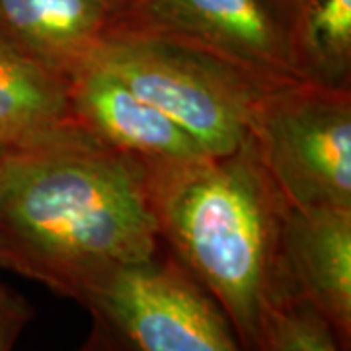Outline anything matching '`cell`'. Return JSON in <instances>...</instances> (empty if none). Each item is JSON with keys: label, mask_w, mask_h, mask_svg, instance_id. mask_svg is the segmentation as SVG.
<instances>
[{"label": "cell", "mask_w": 351, "mask_h": 351, "mask_svg": "<svg viewBox=\"0 0 351 351\" xmlns=\"http://www.w3.org/2000/svg\"><path fill=\"white\" fill-rule=\"evenodd\" d=\"M162 248L205 289L244 351H256L281 274L287 201L250 137L239 151L147 170Z\"/></svg>", "instance_id": "obj_2"}, {"label": "cell", "mask_w": 351, "mask_h": 351, "mask_svg": "<svg viewBox=\"0 0 351 351\" xmlns=\"http://www.w3.org/2000/svg\"><path fill=\"white\" fill-rule=\"evenodd\" d=\"M69 101L90 137L147 170L209 156L166 113L98 64L88 63L69 76Z\"/></svg>", "instance_id": "obj_7"}, {"label": "cell", "mask_w": 351, "mask_h": 351, "mask_svg": "<svg viewBox=\"0 0 351 351\" xmlns=\"http://www.w3.org/2000/svg\"><path fill=\"white\" fill-rule=\"evenodd\" d=\"M248 137L287 205L351 209V86L297 80L271 88Z\"/></svg>", "instance_id": "obj_4"}, {"label": "cell", "mask_w": 351, "mask_h": 351, "mask_svg": "<svg viewBox=\"0 0 351 351\" xmlns=\"http://www.w3.org/2000/svg\"><path fill=\"white\" fill-rule=\"evenodd\" d=\"M34 318L36 308L27 297L0 281V351H14Z\"/></svg>", "instance_id": "obj_13"}, {"label": "cell", "mask_w": 351, "mask_h": 351, "mask_svg": "<svg viewBox=\"0 0 351 351\" xmlns=\"http://www.w3.org/2000/svg\"><path fill=\"white\" fill-rule=\"evenodd\" d=\"M92 316V314H90ZM73 351H131L98 316H92L86 338Z\"/></svg>", "instance_id": "obj_14"}, {"label": "cell", "mask_w": 351, "mask_h": 351, "mask_svg": "<svg viewBox=\"0 0 351 351\" xmlns=\"http://www.w3.org/2000/svg\"><path fill=\"white\" fill-rule=\"evenodd\" d=\"M311 0H265V4L269 6V10L276 14V18L283 24V27L289 32L295 29V25L299 22L301 14L308 6Z\"/></svg>", "instance_id": "obj_15"}, {"label": "cell", "mask_w": 351, "mask_h": 351, "mask_svg": "<svg viewBox=\"0 0 351 351\" xmlns=\"http://www.w3.org/2000/svg\"><path fill=\"white\" fill-rule=\"evenodd\" d=\"M88 63L123 80L209 156L239 151L258 101L271 90L213 57L131 34H112Z\"/></svg>", "instance_id": "obj_3"}, {"label": "cell", "mask_w": 351, "mask_h": 351, "mask_svg": "<svg viewBox=\"0 0 351 351\" xmlns=\"http://www.w3.org/2000/svg\"><path fill=\"white\" fill-rule=\"evenodd\" d=\"M22 149H12V147H0V195H2V189L6 186V180L10 176L12 170L14 160L18 156V152Z\"/></svg>", "instance_id": "obj_16"}, {"label": "cell", "mask_w": 351, "mask_h": 351, "mask_svg": "<svg viewBox=\"0 0 351 351\" xmlns=\"http://www.w3.org/2000/svg\"><path fill=\"white\" fill-rule=\"evenodd\" d=\"M129 0H0V34L47 69H82L117 29Z\"/></svg>", "instance_id": "obj_9"}, {"label": "cell", "mask_w": 351, "mask_h": 351, "mask_svg": "<svg viewBox=\"0 0 351 351\" xmlns=\"http://www.w3.org/2000/svg\"><path fill=\"white\" fill-rule=\"evenodd\" d=\"M281 274L351 351V209L285 207Z\"/></svg>", "instance_id": "obj_8"}, {"label": "cell", "mask_w": 351, "mask_h": 351, "mask_svg": "<svg viewBox=\"0 0 351 351\" xmlns=\"http://www.w3.org/2000/svg\"><path fill=\"white\" fill-rule=\"evenodd\" d=\"M113 34L188 47L265 88L304 80L291 36L265 0H129Z\"/></svg>", "instance_id": "obj_6"}, {"label": "cell", "mask_w": 351, "mask_h": 351, "mask_svg": "<svg viewBox=\"0 0 351 351\" xmlns=\"http://www.w3.org/2000/svg\"><path fill=\"white\" fill-rule=\"evenodd\" d=\"M256 351H343L328 322L283 283L263 313Z\"/></svg>", "instance_id": "obj_12"}, {"label": "cell", "mask_w": 351, "mask_h": 351, "mask_svg": "<svg viewBox=\"0 0 351 351\" xmlns=\"http://www.w3.org/2000/svg\"><path fill=\"white\" fill-rule=\"evenodd\" d=\"M291 45L304 80L351 86V0H311Z\"/></svg>", "instance_id": "obj_11"}, {"label": "cell", "mask_w": 351, "mask_h": 351, "mask_svg": "<svg viewBox=\"0 0 351 351\" xmlns=\"http://www.w3.org/2000/svg\"><path fill=\"white\" fill-rule=\"evenodd\" d=\"M73 301L131 351H244L221 306L164 248L88 279Z\"/></svg>", "instance_id": "obj_5"}, {"label": "cell", "mask_w": 351, "mask_h": 351, "mask_svg": "<svg viewBox=\"0 0 351 351\" xmlns=\"http://www.w3.org/2000/svg\"><path fill=\"white\" fill-rule=\"evenodd\" d=\"M162 252L147 168L86 131L22 149L0 195V267L71 299Z\"/></svg>", "instance_id": "obj_1"}, {"label": "cell", "mask_w": 351, "mask_h": 351, "mask_svg": "<svg viewBox=\"0 0 351 351\" xmlns=\"http://www.w3.org/2000/svg\"><path fill=\"white\" fill-rule=\"evenodd\" d=\"M84 131L71 112L69 78L0 34V147L29 149Z\"/></svg>", "instance_id": "obj_10"}]
</instances>
